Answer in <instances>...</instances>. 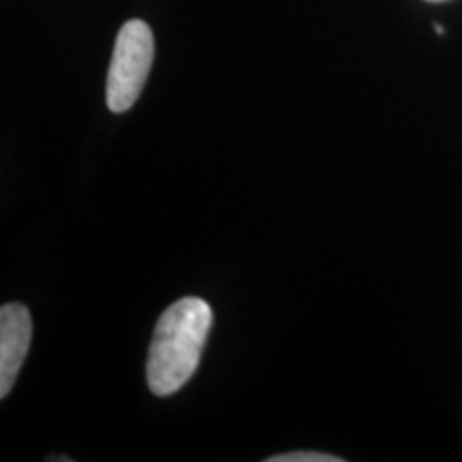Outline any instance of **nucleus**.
Returning <instances> with one entry per match:
<instances>
[{
    "instance_id": "39448f33",
    "label": "nucleus",
    "mask_w": 462,
    "mask_h": 462,
    "mask_svg": "<svg viewBox=\"0 0 462 462\" xmlns=\"http://www.w3.org/2000/svg\"><path fill=\"white\" fill-rule=\"evenodd\" d=\"M435 32H439V34H443L446 31H443V26H439V24H435Z\"/></svg>"
},
{
    "instance_id": "7ed1b4c3",
    "label": "nucleus",
    "mask_w": 462,
    "mask_h": 462,
    "mask_svg": "<svg viewBox=\"0 0 462 462\" xmlns=\"http://www.w3.org/2000/svg\"><path fill=\"white\" fill-rule=\"evenodd\" d=\"M32 337L31 313L24 304H5L0 309V398L14 390Z\"/></svg>"
},
{
    "instance_id": "f257e3e1",
    "label": "nucleus",
    "mask_w": 462,
    "mask_h": 462,
    "mask_svg": "<svg viewBox=\"0 0 462 462\" xmlns=\"http://www.w3.org/2000/svg\"><path fill=\"white\" fill-rule=\"evenodd\" d=\"M212 326V309L201 298H182L159 317L146 364L152 394L170 396L193 377Z\"/></svg>"
},
{
    "instance_id": "f03ea898",
    "label": "nucleus",
    "mask_w": 462,
    "mask_h": 462,
    "mask_svg": "<svg viewBox=\"0 0 462 462\" xmlns=\"http://www.w3.org/2000/svg\"><path fill=\"white\" fill-rule=\"evenodd\" d=\"M154 58V37L146 22L129 20L120 28L107 73V107L129 112L140 99Z\"/></svg>"
},
{
    "instance_id": "423d86ee",
    "label": "nucleus",
    "mask_w": 462,
    "mask_h": 462,
    "mask_svg": "<svg viewBox=\"0 0 462 462\" xmlns=\"http://www.w3.org/2000/svg\"><path fill=\"white\" fill-rule=\"evenodd\" d=\"M429 3H446V0H429Z\"/></svg>"
},
{
    "instance_id": "20e7f679",
    "label": "nucleus",
    "mask_w": 462,
    "mask_h": 462,
    "mask_svg": "<svg viewBox=\"0 0 462 462\" xmlns=\"http://www.w3.org/2000/svg\"><path fill=\"white\" fill-rule=\"evenodd\" d=\"M270 462H340L338 456L321 452H287L268 458Z\"/></svg>"
}]
</instances>
